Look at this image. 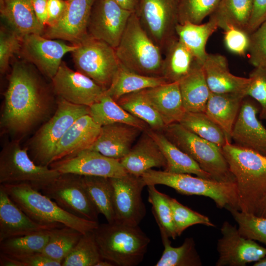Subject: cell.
<instances>
[{
	"label": "cell",
	"instance_id": "f907efd6",
	"mask_svg": "<svg viewBox=\"0 0 266 266\" xmlns=\"http://www.w3.org/2000/svg\"><path fill=\"white\" fill-rule=\"evenodd\" d=\"M0 266H62V262L51 259L42 253L22 256H8L0 253Z\"/></svg>",
	"mask_w": 266,
	"mask_h": 266
},
{
	"label": "cell",
	"instance_id": "f35d334b",
	"mask_svg": "<svg viewBox=\"0 0 266 266\" xmlns=\"http://www.w3.org/2000/svg\"><path fill=\"white\" fill-rule=\"evenodd\" d=\"M179 123L199 136L221 148L229 141L223 130L205 112L185 111Z\"/></svg>",
	"mask_w": 266,
	"mask_h": 266
},
{
	"label": "cell",
	"instance_id": "9a60e30c",
	"mask_svg": "<svg viewBox=\"0 0 266 266\" xmlns=\"http://www.w3.org/2000/svg\"><path fill=\"white\" fill-rule=\"evenodd\" d=\"M220 231L222 236L217 243L216 266H245L266 256V247L241 235L229 222H224Z\"/></svg>",
	"mask_w": 266,
	"mask_h": 266
},
{
	"label": "cell",
	"instance_id": "c3c4849f",
	"mask_svg": "<svg viewBox=\"0 0 266 266\" xmlns=\"http://www.w3.org/2000/svg\"><path fill=\"white\" fill-rule=\"evenodd\" d=\"M247 53L252 65L266 68V21L250 33Z\"/></svg>",
	"mask_w": 266,
	"mask_h": 266
},
{
	"label": "cell",
	"instance_id": "484cf974",
	"mask_svg": "<svg viewBox=\"0 0 266 266\" xmlns=\"http://www.w3.org/2000/svg\"><path fill=\"white\" fill-rule=\"evenodd\" d=\"M144 92L166 126L179 122L185 110L178 82L164 83Z\"/></svg>",
	"mask_w": 266,
	"mask_h": 266
},
{
	"label": "cell",
	"instance_id": "8992f818",
	"mask_svg": "<svg viewBox=\"0 0 266 266\" xmlns=\"http://www.w3.org/2000/svg\"><path fill=\"white\" fill-rule=\"evenodd\" d=\"M141 177L146 185H163L186 195L208 197L220 209L230 206L239 210L235 182H219L188 173H175L150 169Z\"/></svg>",
	"mask_w": 266,
	"mask_h": 266
},
{
	"label": "cell",
	"instance_id": "f546056e",
	"mask_svg": "<svg viewBox=\"0 0 266 266\" xmlns=\"http://www.w3.org/2000/svg\"><path fill=\"white\" fill-rule=\"evenodd\" d=\"M178 82L185 111L204 112L211 92L202 64L198 63Z\"/></svg>",
	"mask_w": 266,
	"mask_h": 266
},
{
	"label": "cell",
	"instance_id": "ba28073f",
	"mask_svg": "<svg viewBox=\"0 0 266 266\" xmlns=\"http://www.w3.org/2000/svg\"><path fill=\"white\" fill-rule=\"evenodd\" d=\"M28 148L18 140L6 142L0 153V184H26L42 191L61 173L49 166L36 164L30 157Z\"/></svg>",
	"mask_w": 266,
	"mask_h": 266
},
{
	"label": "cell",
	"instance_id": "7dc6e473",
	"mask_svg": "<svg viewBox=\"0 0 266 266\" xmlns=\"http://www.w3.org/2000/svg\"><path fill=\"white\" fill-rule=\"evenodd\" d=\"M249 77L251 81L246 91V97L258 102L260 107L259 117L266 120V68L254 67Z\"/></svg>",
	"mask_w": 266,
	"mask_h": 266
},
{
	"label": "cell",
	"instance_id": "74e56055",
	"mask_svg": "<svg viewBox=\"0 0 266 266\" xmlns=\"http://www.w3.org/2000/svg\"><path fill=\"white\" fill-rule=\"evenodd\" d=\"M144 90L125 95L116 101L126 111L145 122L150 129L162 131L166 125Z\"/></svg>",
	"mask_w": 266,
	"mask_h": 266
},
{
	"label": "cell",
	"instance_id": "e575fe53",
	"mask_svg": "<svg viewBox=\"0 0 266 266\" xmlns=\"http://www.w3.org/2000/svg\"><path fill=\"white\" fill-rule=\"evenodd\" d=\"M253 8V0H221L209 17L223 30L233 26L246 31Z\"/></svg>",
	"mask_w": 266,
	"mask_h": 266
},
{
	"label": "cell",
	"instance_id": "f6af8a7d",
	"mask_svg": "<svg viewBox=\"0 0 266 266\" xmlns=\"http://www.w3.org/2000/svg\"><path fill=\"white\" fill-rule=\"evenodd\" d=\"M221 0H180L179 23L200 24L215 10Z\"/></svg>",
	"mask_w": 266,
	"mask_h": 266
},
{
	"label": "cell",
	"instance_id": "680465c9",
	"mask_svg": "<svg viewBox=\"0 0 266 266\" xmlns=\"http://www.w3.org/2000/svg\"><path fill=\"white\" fill-rule=\"evenodd\" d=\"M115 266L114 264L111 263V262L105 260V259H101L100 261H99L96 265L95 266Z\"/></svg>",
	"mask_w": 266,
	"mask_h": 266
},
{
	"label": "cell",
	"instance_id": "e0dca14e",
	"mask_svg": "<svg viewBox=\"0 0 266 266\" xmlns=\"http://www.w3.org/2000/svg\"><path fill=\"white\" fill-rule=\"evenodd\" d=\"M49 166L60 173L109 178L120 177L128 173L120 160L109 158L90 149L53 162Z\"/></svg>",
	"mask_w": 266,
	"mask_h": 266
},
{
	"label": "cell",
	"instance_id": "277c9868",
	"mask_svg": "<svg viewBox=\"0 0 266 266\" xmlns=\"http://www.w3.org/2000/svg\"><path fill=\"white\" fill-rule=\"evenodd\" d=\"M10 198L31 219L44 225L60 224L82 233L93 231L98 222L76 217L53 200L26 184H0Z\"/></svg>",
	"mask_w": 266,
	"mask_h": 266
},
{
	"label": "cell",
	"instance_id": "5bb4252c",
	"mask_svg": "<svg viewBox=\"0 0 266 266\" xmlns=\"http://www.w3.org/2000/svg\"><path fill=\"white\" fill-rule=\"evenodd\" d=\"M133 13L113 0H95L88 24L87 34L115 49Z\"/></svg>",
	"mask_w": 266,
	"mask_h": 266
},
{
	"label": "cell",
	"instance_id": "836d02e7",
	"mask_svg": "<svg viewBox=\"0 0 266 266\" xmlns=\"http://www.w3.org/2000/svg\"><path fill=\"white\" fill-rule=\"evenodd\" d=\"M89 107V115L100 126L122 123L139 128L142 130L149 128L143 121L124 109L109 96L104 94Z\"/></svg>",
	"mask_w": 266,
	"mask_h": 266
},
{
	"label": "cell",
	"instance_id": "816d5d0a",
	"mask_svg": "<svg viewBox=\"0 0 266 266\" xmlns=\"http://www.w3.org/2000/svg\"><path fill=\"white\" fill-rule=\"evenodd\" d=\"M224 31V43L228 50L236 55L245 56L249 46L250 33L233 26Z\"/></svg>",
	"mask_w": 266,
	"mask_h": 266
},
{
	"label": "cell",
	"instance_id": "b9f144b4",
	"mask_svg": "<svg viewBox=\"0 0 266 266\" xmlns=\"http://www.w3.org/2000/svg\"><path fill=\"white\" fill-rule=\"evenodd\" d=\"M101 259L93 231L82 234L62 266H95Z\"/></svg>",
	"mask_w": 266,
	"mask_h": 266
},
{
	"label": "cell",
	"instance_id": "4dcf8cb0",
	"mask_svg": "<svg viewBox=\"0 0 266 266\" xmlns=\"http://www.w3.org/2000/svg\"><path fill=\"white\" fill-rule=\"evenodd\" d=\"M164 53L162 76L168 83L179 82L200 63L178 37L168 45Z\"/></svg>",
	"mask_w": 266,
	"mask_h": 266
},
{
	"label": "cell",
	"instance_id": "2e32d148",
	"mask_svg": "<svg viewBox=\"0 0 266 266\" xmlns=\"http://www.w3.org/2000/svg\"><path fill=\"white\" fill-rule=\"evenodd\" d=\"M51 80L58 98L77 105L91 106L99 100L106 90L86 75L71 69L64 62Z\"/></svg>",
	"mask_w": 266,
	"mask_h": 266
},
{
	"label": "cell",
	"instance_id": "8fae6325",
	"mask_svg": "<svg viewBox=\"0 0 266 266\" xmlns=\"http://www.w3.org/2000/svg\"><path fill=\"white\" fill-rule=\"evenodd\" d=\"M179 0H140L135 12L143 30L163 53L177 37Z\"/></svg>",
	"mask_w": 266,
	"mask_h": 266
},
{
	"label": "cell",
	"instance_id": "ab89813d",
	"mask_svg": "<svg viewBox=\"0 0 266 266\" xmlns=\"http://www.w3.org/2000/svg\"><path fill=\"white\" fill-rule=\"evenodd\" d=\"M82 234L66 226L53 229L51 230L49 240L41 253L51 259L62 263Z\"/></svg>",
	"mask_w": 266,
	"mask_h": 266
},
{
	"label": "cell",
	"instance_id": "4316f807",
	"mask_svg": "<svg viewBox=\"0 0 266 266\" xmlns=\"http://www.w3.org/2000/svg\"><path fill=\"white\" fill-rule=\"evenodd\" d=\"M1 16L21 37L43 34L45 28L38 20L32 0H0Z\"/></svg>",
	"mask_w": 266,
	"mask_h": 266
},
{
	"label": "cell",
	"instance_id": "9c48e42d",
	"mask_svg": "<svg viewBox=\"0 0 266 266\" xmlns=\"http://www.w3.org/2000/svg\"><path fill=\"white\" fill-rule=\"evenodd\" d=\"M86 114H89V106L74 104L59 98L53 115L31 140L32 160L37 165L49 166L60 139L78 118Z\"/></svg>",
	"mask_w": 266,
	"mask_h": 266
},
{
	"label": "cell",
	"instance_id": "d590c367",
	"mask_svg": "<svg viewBox=\"0 0 266 266\" xmlns=\"http://www.w3.org/2000/svg\"><path fill=\"white\" fill-rule=\"evenodd\" d=\"M164 249L156 266H200L202 262L192 237L186 238L183 244L174 247L171 245L169 237L160 231Z\"/></svg>",
	"mask_w": 266,
	"mask_h": 266
},
{
	"label": "cell",
	"instance_id": "4fadbf2b",
	"mask_svg": "<svg viewBox=\"0 0 266 266\" xmlns=\"http://www.w3.org/2000/svg\"><path fill=\"white\" fill-rule=\"evenodd\" d=\"M110 180L113 188L114 222L138 226L146 212L142 199V191L146 185L142 177L128 173Z\"/></svg>",
	"mask_w": 266,
	"mask_h": 266
},
{
	"label": "cell",
	"instance_id": "44dd1931",
	"mask_svg": "<svg viewBox=\"0 0 266 266\" xmlns=\"http://www.w3.org/2000/svg\"><path fill=\"white\" fill-rule=\"evenodd\" d=\"M64 226L38 223L27 215L0 184V242Z\"/></svg>",
	"mask_w": 266,
	"mask_h": 266
},
{
	"label": "cell",
	"instance_id": "ffe728a7",
	"mask_svg": "<svg viewBox=\"0 0 266 266\" xmlns=\"http://www.w3.org/2000/svg\"><path fill=\"white\" fill-rule=\"evenodd\" d=\"M95 1L66 0V8L61 20L55 26L46 27L42 35L77 44L88 35V24Z\"/></svg>",
	"mask_w": 266,
	"mask_h": 266
},
{
	"label": "cell",
	"instance_id": "6da1fadb",
	"mask_svg": "<svg viewBox=\"0 0 266 266\" xmlns=\"http://www.w3.org/2000/svg\"><path fill=\"white\" fill-rule=\"evenodd\" d=\"M50 97L27 66L16 64L4 93L0 127L12 134L25 133L49 115Z\"/></svg>",
	"mask_w": 266,
	"mask_h": 266
},
{
	"label": "cell",
	"instance_id": "bcb514c9",
	"mask_svg": "<svg viewBox=\"0 0 266 266\" xmlns=\"http://www.w3.org/2000/svg\"><path fill=\"white\" fill-rule=\"evenodd\" d=\"M169 202L177 236H180L187 228L195 225L215 227L208 217L184 206L176 199L169 197Z\"/></svg>",
	"mask_w": 266,
	"mask_h": 266
},
{
	"label": "cell",
	"instance_id": "9f6ffc18",
	"mask_svg": "<svg viewBox=\"0 0 266 266\" xmlns=\"http://www.w3.org/2000/svg\"><path fill=\"white\" fill-rule=\"evenodd\" d=\"M122 8L136 12L137 10L140 0H113Z\"/></svg>",
	"mask_w": 266,
	"mask_h": 266
},
{
	"label": "cell",
	"instance_id": "7402d4cb",
	"mask_svg": "<svg viewBox=\"0 0 266 266\" xmlns=\"http://www.w3.org/2000/svg\"><path fill=\"white\" fill-rule=\"evenodd\" d=\"M143 131L139 128L122 123L103 126L97 140L89 149L120 160L129 152Z\"/></svg>",
	"mask_w": 266,
	"mask_h": 266
},
{
	"label": "cell",
	"instance_id": "d4e9b609",
	"mask_svg": "<svg viewBox=\"0 0 266 266\" xmlns=\"http://www.w3.org/2000/svg\"><path fill=\"white\" fill-rule=\"evenodd\" d=\"M120 161L128 173L137 176H141L153 167L165 169L166 166V161L161 150L146 130L142 132L136 143Z\"/></svg>",
	"mask_w": 266,
	"mask_h": 266
},
{
	"label": "cell",
	"instance_id": "60d3db41",
	"mask_svg": "<svg viewBox=\"0 0 266 266\" xmlns=\"http://www.w3.org/2000/svg\"><path fill=\"white\" fill-rule=\"evenodd\" d=\"M51 230L5 239L0 242V253L12 256L41 253Z\"/></svg>",
	"mask_w": 266,
	"mask_h": 266
},
{
	"label": "cell",
	"instance_id": "d6986e66",
	"mask_svg": "<svg viewBox=\"0 0 266 266\" xmlns=\"http://www.w3.org/2000/svg\"><path fill=\"white\" fill-rule=\"evenodd\" d=\"M260 107L257 101L246 97L234 123L232 140L241 147L266 156V128L258 117Z\"/></svg>",
	"mask_w": 266,
	"mask_h": 266
},
{
	"label": "cell",
	"instance_id": "681fc988",
	"mask_svg": "<svg viewBox=\"0 0 266 266\" xmlns=\"http://www.w3.org/2000/svg\"><path fill=\"white\" fill-rule=\"evenodd\" d=\"M23 37L13 31L1 29L0 31V70L1 73L7 69L9 61L14 54L20 53Z\"/></svg>",
	"mask_w": 266,
	"mask_h": 266
},
{
	"label": "cell",
	"instance_id": "cb8c5ba5",
	"mask_svg": "<svg viewBox=\"0 0 266 266\" xmlns=\"http://www.w3.org/2000/svg\"><path fill=\"white\" fill-rule=\"evenodd\" d=\"M101 127L89 114L78 118L58 143L52 163L89 149L99 136Z\"/></svg>",
	"mask_w": 266,
	"mask_h": 266
},
{
	"label": "cell",
	"instance_id": "ee69618b",
	"mask_svg": "<svg viewBox=\"0 0 266 266\" xmlns=\"http://www.w3.org/2000/svg\"><path fill=\"white\" fill-rule=\"evenodd\" d=\"M226 209L237 223L238 230L241 235L258 241L266 246V217L243 212L230 206Z\"/></svg>",
	"mask_w": 266,
	"mask_h": 266
},
{
	"label": "cell",
	"instance_id": "f5cc1de1",
	"mask_svg": "<svg viewBox=\"0 0 266 266\" xmlns=\"http://www.w3.org/2000/svg\"><path fill=\"white\" fill-rule=\"evenodd\" d=\"M266 21V0H253V8L247 32L249 33L255 31Z\"/></svg>",
	"mask_w": 266,
	"mask_h": 266
},
{
	"label": "cell",
	"instance_id": "30bf717a",
	"mask_svg": "<svg viewBox=\"0 0 266 266\" xmlns=\"http://www.w3.org/2000/svg\"><path fill=\"white\" fill-rule=\"evenodd\" d=\"M76 45L77 48L71 53L77 71L106 90L120 66L115 49L88 35Z\"/></svg>",
	"mask_w": 266,
	"mask_h": 266
},
{
	"label": "cell",
	"instance_id": "7c38bea8",
	"mask_svg": "<svg viewBox=\"0 0 266 266\" xmlns=\"http://www.w3.org/2000/svg\"><path fill=\"white\" fill-rule=\"evenodd\" d=\"M41 192L68 213L98 222L99 213L84 187L81 175L61 173Z\"/></svg>",
	"mask_w": 266,
	"mask_h": 266
},
{
	"label": "cell",
	"instance_id": "f1b7e54d",
	"mask_svg": "<svg viewBox=\"0 0 266 266\" xmlns=\"http://www.w3.org/2000/svg\"><path fill=\"white\" fill-rule=\"evenodd\" d=\"M145 130L157 143L166 159V166L164 170L175 173L194 174L202 178L212 179L209 174L169 141L162 132L149 128Z\"/></svg>",
	"mask_w": 266,
	"mask_h": 266
},
{
	"label": "cell",
	"instance_id": "52a82bcc",
	"mask_svg": "<svg viewBox=\"0 0 266 266\" xmlns=\"http://www.w3.org/2000/svg\"><path fill=\"white\" fill-rule=\"evenodd\" d=\"M162 132L180 150L194 160L212 179L219 182H235L222 148L190 132L179 123L166 125Z\"/></svg>",
	"mask_w": 266,
	"mask_h": 266
},
{
	"label": "cell",
	"instance_id": "11a10c76",
	"mask_svg": "<svg viewBox=\"0 0 266 266\" xmlns=\"http://www.w3.org/2000/svg\"><path fill=\"white\" fill-rule=\"evenodd\" d=\"M32 3L38 20L45 28L48 20L47 0H32Z\"/></svg>",
	"mask_w": 266,
	"mask_h": 266
},
{
	"label": "cell",
	"instance_id": "603a6c76",
	"mask_svg": "<svg viewBox=\"0 0 266 266\" xmlns=\"http://www.w3.org/2000/svg\"><path fill=\"white\" fill-rule=\"evenodd\" d=\"M202 66L211 92L238 93L246 96L250 78L239 77L231 73L225 56L208 53Z\"/></svg>",
	"mask_w": 266,
	"mask_h": 266
},
{
	"label": "cell",
	"instance_id": "d6a6232c",
	"mask_svg": "<svg viewBox=\"0 0 266 266\" xmlns=\"http://www.w3.org/2000/svg\"><path fill=\"white\" fill-rule=\"evenodd\" d=\"M168 83L163 77L145 76L133 71L120 64L105 94L116 101L121 97L134 92Z\"/></svg>",
	"mask_w": 266,
	"mask_h": 266
},
{
	"label": "cell",
	"instance_id": "7bdbcfd3",
	"mask_svg": "<svg viewBox=\"0 0 266 266\" xmlns=\"http://www.w3.org/2000/svg\"><path fill=\"white\" fill-rule=\"evenodd\" d=\"M148 200L152 205V211L160 231H164L175 239L177 237L173 223L169 197L157 190L155 185H147Z\"/></svg>",
	"mask_w": 266,
	"mask_h": 266
},
{
	"label": "cell",
	"instance_id": "3957f363",
	"mask_svg": "<svg viewBox=\"0 0 266 266\" xmlns=\"http://www.w3.org/2000/svg\"><path fill=\"white\" fill-rule=\"evenodd\" d=\"M94 233L102 258L115 266L139 265L144 257L150 241L138 226L116 222L99 224Z\"/></svg>",
	"mask_w": 266,
	"mask_h": 266
},
{
	"label": "cell",
	"instance_id": "91938a15",
	"mask_svg": "<svg viewBox=\"0 0 266 266\" xmlns=\"http://www.w3.org/2000/svg\"><path fill=\"white\" fill-rule=\"evenodd\" d=\"M253 266H266V256L254 263Z\"/></svg>",
	"mask_w": 266,
	"mask_h": 266
},
{
	"label": "cell",
	"instance_id": "8d00e7d4",
	"mask_svg": "<svg viewBox=\"0 0 266 266\" xmlns=\"http://www.w3.org/2000/svg\"><path fill=\"white\" fill-rule=\"evenodd\" d=\"M85 189L99 214L108 223L115 221L113 204V188L110 178L95 176H82Z\"/></svg>",
	"mask_w": 266,
	"mask_h": 266
},
{
	"label": "cell",
	"instance_id": "83f0119b",
	"mask_svg": "<svg viewBox=\"0 0 266 266\" xmlns=\"http://www.w3.org/2000/svg\"><path fill=\"white\" fill-rule=\"evenodd\" d=\"M238 93L211 92L204 112L225 133L232 142V133L241 103L246 97Z\"/></svg>",
	"mask_w": 266,
	"mask_h": 266
},
{
	"label": "cell",
	"instance_id": "6f0895ef",
	"mask_svg": "<svg viewBox=\"0 0 266 266\" xmlns=\"http://www.w3.org/2000/svg\"><path fill=\"white\" fill-rule=\"evenodd\" d=\"M256 215L266 217V194L262 200Z\"/></svg>",
	"mask_w": 266,
	"mask_h": 266
},
{
	"label": "cell",
	"instance_id": "7a4b0ae2",
	"mask_svg": "<svg viewBox=\"0 0 266 266\" xmlns=\"http://www.w3.org/2000/svg\"><path fill=\"white\" fill-rule=\"evenodd\" d=\"M222 148L235 178L239 210L256 214L266 194V156L228 141Z\"/></svg>",
	"mask_w": 266,
	"mask_h": 266
},
{
	"label": "cell",
	"instance_id": "5b68a950",
	"mask_svg": "<svg viewBox=\"0 0 266 266\" xmlns=\"http://www.w3.org/2000/svg\"><path fill=\"white\" fill-rule=\"evenodd\" d=\"M115 49L120 64L129 69L145 76L163 77V52L143 30L135 12Z\"/></svg>",
	"mask_w": 266,
	"mask_h": 266
},
{
	"label": "cell",
	"instance_id": "db71d44e",
	"mask_svg": "<svg viewBox=\"0 0 266 266\" xmlns=\"http://www.w3.org/2000/svg\"><path fill=\"white\" fill-rule=\"evenodd\" d=\"M66 6V0H47L48 20L46 27L57 24L63 17Z\"/></svg>",
	"mask_w": 266,
	"mask_h": 266
},
{
	"label": "cell",
	"instance_id": "ac0fdd59",
	"mask_svg": "<svg viewBox=\"0 0 266 266\" xmlns=\"http://www.w3.org/2000/svg\"><path fill=\"white\" fill-rule=\"evenodd\" d=\"M77 47V45H68L40 34H31L23 37L20 53L51 79L60 66L64 56L71 53Z\"/></svg>",
	"mask_w": 266,
	"mask_h": 266
},
{
	"label": "cell",
	"instance_id": "1f68e13d",
	"mask_svg": "<svg viewBox=\"0 0 266 266\" xmlns=\"http://www.w3.org/2000/svg\"><path fill=\"white\" fill-rule=\"evenodd\" d=\"M218 28L215 20L209 17L208 21L203 24L179 23L176 33L178 38L202 64L208 55L205 50L207 41Z\"/></svg>",
	"mask_w": 266,
	"mask_h": 266
}]
</instances>
